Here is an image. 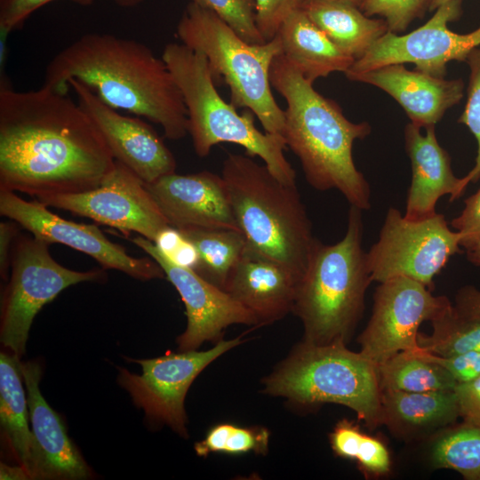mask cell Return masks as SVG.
<instances>
[{"mask_svg": "<svg viewBox=\"0 0 480 480\" xmlns=\"http://www.w3.org/2000/svg\"><path fill=\"white\" fill-rule=\"evenodd\" d=\"M116 160L68 92L0 87V188L36 197L97 188Z\"/></svg>", "mask_w": 480, "mask_h": 480, "instance_id": "1", "label": "cell"}, {"mask_svg": "<svg viewBox=\"0 0 480 480\" xmlns=\"http://www.w3.org/2000/svg\"><path fill=\"white\" fill-rule=\"evenodd\" d=\"M75 78L104 103L162 126L172 140L188 133L182 94L164 60L144 44L108 33H87L47 64L43 85L68 92Z\"/></svg>", "mask_w": 480, "mask_h": 480, "instance_id": "2", "label": "cell"}, {"mask_svg": "<svg viewBox=\"0 0 480 480\" xmlns=\"http://www.w3.org/2000/svg\"><path fill=\"white\" fill-rule=\"evenodd\" d=\"M270 83L286 101L283 136L308 184L318 191L336 189L350 205L369 210L370 185L356 168L352 149L356 140L370 134V124L346 118L282 53L271 65Z\"/></svg>", "mask_w": 480, "mask_h": 480, "instance_id": "3", "label": "cell"}, {"mask_svg": "<svg viewBox=\"0 0 480 480\" xmlns=\"http://www.w3.org/2000/svg\"><path fill=\"white\" fill-rule=\"evenodd\" d=\"M221 176L248 247L300 280L317 239L297 185L281 181L265 164L241 154L227 156Z\"/></svg>", "mask_w": 480, "mask_h": 480, "instance_id": "4", "label": "cell"}, {"mask_svg": "<svg viewBox=\"0 0 480 480\" xmlns=\"http://www.w3.org/2000/svg\"><path fill=\"white\" fill-rule=\"evenodd\" d=\"M363 212L350 205L345 235L337 243H315L292 308L305 342L346 343L364 313L372 281L363 248Z\"/></svg>", "mask_w": 480, "mask_h": 480, "instance_id": "5", "label": "cell"}, {"mask_svg": "<svg viewBox=\"0 0 480 480\" xmlns=\"http://www.w3.org/2000/svg\"><path fill=\"white\" fill-rule=\"evenodd\" d=\"M162 59L172 73L181 94L188 115V133L196 154L209 155L217 144L228 142L259 156L281 181L296 184V172L284 156L283 135L261 132L254 124L253 113L239 115L217 92L206 57L181 43L164 46Z\"/></svg>", "mask_w": 480, "mask_h": 480, "instance_id": "6", "label": "cell"}, {"mask_svg": "<svg viewBox=\"0 0 480 480\" xmlns=\"http://www.w3.org/2000/svg\"><path fill=\"white\" fill-rule=\"evenodd\" d=\"M263 391L300 406L344 405L370 428L382 425L378 367L344 342L302 340L263 380Z\"/></svg>", "mask_w": 480, "mask_h": 480, "instance_id": "7", "label": "cell"}, {"mask_svg": "<svg viewBox=\"0 0 480 480\" xmlns=\"http://www.w3.org/2000/svg\"><path fill=\"white\" fill-rule=\"evenodd\" d=\"M180 43L202 52L214 81L223 78L230 91V103L251 110L266 132L283 135L284 110L271 91L270 68L282 53L277 36L254 44L244 40L216 13L189 3L176 28Z\"/></svg>", "mask_w": 480, "mask_h": 480, "instance_id": "8", "label": "cell"}, {"mask_svg": "<svg viewBox=\"0 0 480 480\" xmlns=\"http://www.w3.org/2000/svg\"><path fill=\"white\" fill-rule=\"evenodd\" d=\"M50 244L20 234L13 244L11 276L1 303L0 340L10 353L21 357L36 315L64 289L102 280L103 269L76 271L59 264L50 254Z\"/></svg>", "mask_w": 480, "mask_h": 480, "instance_id": "9", "label": "cell"}, {"mask_svg": "<svg viewBox=\"0 0 480 480\" xmlns=\"http://www.w3.org/2000/svg\"><path fill=\"white\" fill-rule=\"evenodd\" d=\"M460 247L459 233L443 214L412 220L390 207L377 242L366 252L372 281L406 277L432 290L434 278Z\"/></svg>", "mask_w": 480, "mask_h": 480, "instance_id": "10", "label": "cell"}, {"mask_svg": "<svg viewBox=\"0 0 480 480\" xmlns=\"http://www.w3.org/2000/svg\"><path fill=\"white\" fill-rule=\"evenodd\" d=\"M244 341L241 335L221 340L205 351L167 352L155 358L134 360L141 365L142 373L121 368L117 381L148 420L167 425L180 436L188 437L184 402L191 384L214 360Z\"/></svg>", "mask_w": 480, "mask_h": 480, "instance_id": "11", "label": "cell"}, {"mask_svg": "<svg viewBox=\"0 0 480 480\" xmlns=\"http://www.w3.org/2000/svg\"><path fill=\"white\" fill-rule=\"evenodd\" d=\"M426 285L406 277L380 283L370 320L358 338L360 353L377 367L395 355L420 348L419 328L449 303Z\"/></svg>", "mask_w": 480, "mask_h": 480, "instance_id": "12", "label": "cell"}, {"mask_svg": "<svg viewBox=\"0 0 480 480\" xmlns=\"http://www.w3.org/2000/svg\"><path fill=\"white\" fill-rule=\"evenodd\" d=\"M461 0H451L439 6L424 25L400 35L388 31L363 57L354 61L346 76L390 64L412 63L422 73L444 77L446 65L466 61L480 47V27L468 34H457L448 23L460 14Z\"/></svg>", "mask_w": 480, "mask_h": 480, "instance_id": "13", "label": "cell"}, {"mask_svg": "<svg viewBox=\"0 0 480 480\" xmlns=\"http://www.w3.org/2000/svg\"><path fill=\"white\" fill-rule=\"evenodd\" d=\"M37 200L48 207L90 218L124 234L138 233L152 242L171 226L145 183L117 161L112 172L93 189Z\"/></svg>", "mask_w": 480, "mask_h": 480, "instance_id": "14", "label": "cell"}, {"mask_svg": "<svg viewBox=\"0 0 480 480\" xmlns=\"http://www.w3.org/2000/svg\"><path fill=\"white\" fill-rule=\"evenodd\" d=\"M0 213L50 244H62L91 256L102 268L119 270L142 281L165 276L152 258L131 256L123 246L107 238L96 225L68 220L36 198L28 201L14 191L0 188Z\"/></svg>", "mask_w": 480, "mask_h": 480, "instance_id": "15", "label": "cell"}, {"mask_svg": "<svg viewBox=\"0 0 480 480\" xmlns=\"http://www.w3.org/2000/svg\"><path fill=\"white\" fill-rule=\"evenodd\" d=\"M132 242L159 264L185 305L188 323L177 338L179 351L197 350L206 341L217 343L232 324L258 326L254 316L227 292L174 263L154 242L141 236Z\"/></svg>", "mask_w": 480, "mask_h": 480, "instance_id": "16", "label": "cell"}, {"mask_svg": "<svg viewBox=\"0 0 480 480\" xmlns=\"http://www.w3.org/2000/svg\"><path fill=\"white\" fill-rule=\"evenodd\" d=\"M68 85L100 132L116 161L145 184L175 172L177 164L172 153L149 124L109 107L77 79H68Z\"/></svg>", "mask_w": 480, "mask_h": 480, "instance_id": "17", "label": "cell"}, {"mask_svg": "<svg viewBox=\"0 0 480 480\" xmlns=\"http://www.w3.org/2000/svg\"><path fill=\"white\" fill-rule=\"evenodd\" d=\"M169 224L177 228L240 230L221 175L176 172L145 184Z\"/></svg>", "mask_w": 480, "mask_h": 480, "instance_id": "18", "label": "cell"}, {"mask_svg": "<svg viewBox=\"0 0 480 480\" xmlns=\"http://www.w3.org/2000/svg\"><path fill=\"white\" fill-rule=\"evenodd\" d=\"M33 435L31 479L76 480L90 476V469L68 436L58 413L43 396L41 368L20 363Z\"/></svg>", "mask_w": 480, "mask_h": 480, "instance_id": "19", "label": "cell"}, {"mask_svg": "<svg viewBox=\"0 0 480 480\" xmlns=\"http://www.w3.org/2000/svg\"><path fill=\"white\" fill-rule=\"evenodd\" d=\"M299 283L282 264L246 245L223 290L263 326L292 312Z\"/></svg>", "mask_w": 480, "mask_h": 480, "instance_id": "20", "label": "cell"}, {"mask_svg": "<svg viewBox=\"0 0 480 480\" xmlns=\"http://www.w3.org/2000/svg\"><path fill=\"white\" fill-rule=\"evenodd\" d=\"M347 78L381 89L404 108L411 123L424 129L435 126L464 95L461 79L446 80L409 70L404 64L386 65Z\"/></svg>", "mask_w": 480, "mask_h": 480, "instance_id": "21", "label": "cell"}, {"mask_svg": "<svg viewBox=\"0 0 480 480\" xmlns=\"http://www.w3.org/2000/svg\"><path fill=\"white\" fill-rule=\"evenodd\" d=\"M410 123L404 128V148L409 156L412 180L407 192L404 216L412 220L436 213L437 201L449 195L453 202L468 187L464 178L454 175L448 152L438 143L435 126L425 128Z\"/></svg>", "mask_w": 480, "mask_h": 480, "instance_id": "22", "label": "cell"}, {"mask_svg": "<svg viewBox=\"0 0 480 480\" xmlns=\"http://www.w3.org/2000/svg\"><path fill=\"white\" fill-rule=\"evenodd\" d=\"M282 54L310 83L333 72H346L355 59L340 49L302 8L284 20L277 35Z\"/></svg>", "mask_w": 480, "mask_h": 480, "instance_id": "23", "label": "cell"}, {"mask_svg": "<svg viewBox=\"0 0 480 480\" xmlns=\"http://www.w3.org/2000/svg\"><path fill=\"white\" fill-rule=\"evenodd\" d=\"M302 10L340 49L360 59L388 29L384 19H372L345 0H304Z\"/></svg>", "mask_w": 480, "mask_h": 480, "instance_id": "24", "label": "cell"}, {"mask_svg": "<svg viewBox=\"0 0 480 480\" xmlns=\"http://www.w3.org/2000/svg\"><path fill=\"white\" fill-rule=\"evenodd\" d=\"M454 389L428 392L381 390L382 425L399 434L423 432L451 425L460 417Z\"/></svg>", "mask_w": 480, "mask_h": 480, "instance_id": "25", "label": "cell"}, {"mask_svg": "<svg viewBox=\"0 0 480 480\" xmlns=\"http://www.w3.org/2000/svg\"><path fill=\"white\" fill-rule=\"evenodd\" d=\"M19 357L0 355V423L4 441L31 479L33 435Z\"/></svg>", "mask_w": 480, "mask_h": 480, "instance_id": "26", "label": "cell"}, {"mask_svg": "<svg viewBox=\"0 0 480 480\" xmlns=\"http://www.w3.org/2000/svg\"><path fill=\"white\" fill-rule=\"evenodd\" d=\"M179 231L197 251L198 262L194 270L223 290L246 248L244 234L227 228H185Z\"/></svg>", "mask_w": 480, "mask_h": 480, "instance_id": "27", "label": "cell"}, {"mask_svg": "<svg viewBox=\"0 0 480 480\" xmlns=\"http://www.w3.org/2000/svg\"><path fill=\"white\" fill-rule=\"evenodd\" d=\"M380 390L428 392L452 390L453 378L430 360L424 350L400 352L378 367Z\"/></svg>", "mask_w": 480, "mask_h": 480, "instance_id": "28", "label": "cell"}, {"mask_svg": "<svg viewBox=\"0 0 480 480\" xmlns=\"http://www.w3.org/2000/svg\"><path fill=\"white\" fill-rule=\"evenodd\" d=\"M430 323V334L419 332L420 349L440 356L480 351V319L464 316L452 302Z\"/></svg>", "mask_w": 480, "mask_h": 480, "instance_id": "29", "label": "cell"}, {"mask_svg": "<svg viewBox=\"0 0 480 480\" xmlns=\"http://www.w3.org/2000/svg\"><path fill=\"white\" fill-rule=\"evenodd\" d=\"M431 461L467 480H480V426L462 422L444 430L432 445Z\"/></svg>", "mask_w": 480, "mask_h": 480, "instance_id": "30", "label": "cell"}, {"mask_svg": "<svg viewBox=\"0 0 480 480\" xmlns=\"http://www.w3.org/2000/svg\"><path fill=\"white\" fill-rule=\"evenodd\" d=\"M211 10L250 44L267 43L258 29L253 0H189Z\"/></svg>", "mask_w": 480, "mask_h": 480, "instance_id": "31", "label": "cell"}, {"mask_svg": "<svg viewBox=\"0 0 480 480\" xmlns=\"http://www.w3.org/2000/svg\"><path fill=\"white\" fill-rule=\"evenodd\" d=\"M466 61L470 70L468 96L464 110L458 121L468 128L477 143L475 165L463 177L468 186L480 179V47L473 50Z\"/></svg>", "mask_w": 480, "mask_h": 480, "instance_id": "32", "label": "cell"}, {"mask_svg": "<svg viewBox=\"0 0 480 480\" xmlns=\"http://www.w3.org/2000/svg\"><path fill=\"white\" fill-rule=\"evenodd\" d=\"M431 0H363L359 8L368 17L378 15L390 32L401 34L412 21L423 16Z\"/></svg>", "mask_w": 480, "mask_h": 480, "instance_id": "33", "label": "cell"}, {"mask_svg": "<svg viewBox=\"0 0 480 480\" xmlns=\"http://www.w3.org/2000/svg\"><path fill=\"white\" fill-rule=\"evenodd\" d=\"M255 20L266 42L275 38L284 20L301 8L304 0H253Z\"/></svg>", "mask_w": 480, "mask_h": 480, "instance_id": "34", "label": "cell"}, {"mask_svg": "<svg viewBox=\"0 0 480 480\" xmlns=\"http://www.w3.org/2000/svg\"><path fill=\"white\" fill-rule=\"evenodd\" d=\"M55 0H0V30L6 36L22 28L26 20L40 7ZM87 6L93 0H68Z\"/></svg>", "mask_w": 480, "mask_h": 480, "instance_id": "35", "label": "cell"}, {"mask_svg": "<svg viewBox=\"0 0 480 480\" xmlns=\"http://www.w3.org/2000/svg\"><path fill=\"white\" fill-rule=\"evenodd\" d=\"M269 432L262 427L234 426L224 452L228 454H242L254 452L257 454H266L268 449Z\"/></svg>", "mask_w": 480, "mask_h": 480, "instance_id": "36", "label": "cell"}, {"mask_svg": "<svg viewBox=\"0 0 480 480\" xmlns=\"http://www.w3.org/2000/svg\"><path fill=\"white\" fill-rule=\"evenodd\" d=\"M425 353L430 360L442 366L457 384L472 381L480 376V351L473 350L450 356Z\"/></svg>", "mask_w": 480, "mask_h": 480, "instance_id": "37", "label": "cell"}, {"mask_svg": "<svg viewBox=\"0 0 480 480\" xmlns=\"http://www.w3.org/2000/svg\"><path fill=\"white\" fill-rule=\"evenodd\" d=\"M360 468L366 474L384 476L390 471V454L379 439L364 435L356 459Z\"/></svg>", "mask_w": 480, "mask_h": 480, "instance_id": "38", "label": "cell"}, {"mask_svg": "<svg viewBox=\"0 0 480 480\" xmlns=\"http://www.w3.org/2000/svg\"><path fill=\"white\" fill-rule=\"evenodd\" d=\"M460 214L451 221L460 236V246L468 249L480 240V188L464 201Z\"/></svg>", "mask_w": 480, "mask_h": 480, "instance_id": "39", "label": "cell"}, {"mask_svg": "<svg viewBox=\"0 0 480 480\" xmlns=\"http://www.w3.org/2000/svg\"><path fill=\"white\" fill-rule=\"evenodd\" d=\"M364 435L354 422L342 420L330 434L331 447L336 455L355 460Z\"/></svg>", "mask_w": 480, "mask_h": 480, "instance_id": "40", "label": "cell"}, {"mask_svg": "<svg viewBox=\"0 0 480 480\" xmlns=\"http://www.w3.org/2000/svg\"><path fill=\"white\" fill-rule=\"evenodd\" d=\"M454 390L463 422L480 426V376L472 381L457 384Z\"/></svg>", "mask_w": 480, "mask_h": 480, "instance_id": "41", "label": "cell"}, {"mask_svg": "<svg viewBox=\"0 0 480 480\" xmlns=\"http://www.w3.org/2000/svg\"><path fill=\"white\" fill-rule=\"evenodd\" d=\"M234 426V424L221 423L212 427L203 440L195 444L196 453L198 456L206 457L212 452H224L226 443Z\"/></svg>", "mask_w": 480, "mask_h": 480, "instance_id": "42", "label": "cell"}, {"mask_svg": "<svg viewBox=\"0 0 480 480\" xmlns=\"http://www.w3.org/2000/svg\"><path fill=\"white\" fill-rule=\"evenodd\" d=\"M19 226L13 220L0 223V275L4 280L8 278L13 244L20 235Z\"/></svg>", "mask_w": 480, "mask_h": 480, "instance_id": "43", "label": "cell"}, {"mask_svg": "<svg viewBox=\"0 0 480 480\" xmlns=\"http://www.w3.org/2000/svg\"><path fill=\"white\" fill-rule=\"evenodd\" d=\"M454 306L464 316L480 319V290L472 285L460 288L456 294Z\"/></svg>", "mask_w": 480, "mask_h": 480, "instance_id": "44", "label": "cell"}, {"mask_svg": "<svg viewBox=\"0 0 480 480\" xmlns=\"http://www.w3.org/2000/svg\"><path fill=\"white\" fill-rule=\"evenodd\" d=\"M168 257L174 263L193 270L198 262V253L196 247L184 237L173 253Z\"/></svg>", "mask_w": 480, "mask_h": 480, "instance_id": "45", "label": "cell"}, {"mask_svg": "<svg viewBox=\"0 0 480 480\" xmlns=\"http://www.w3.org/2000/svg\"><path fill=\"white\" fill-rule=\"evenodd\" d=\"M179 229L169 226L163 229L154 242L156 246L167 256H171L182 241Z\"/></svg>", "mask_w": 480, "mask_h": 480, "instance_id": "46", "label": "cell"}, {"mask_svg": "<svg viewBox=\"0 0 480 480\" xmlns=\"http://www.w3.org/2000/svg\"><path fill=\"white\" fill-rule=\"evenodd\" d=\"M0 478L3 479H30L27 470L19 466H10L4 463L0 464Z\"/></svg>", "mask_w": 480, "mask_h": 480, "instance_id": "47", "label": "cell"}, {"mask_svg": "<svg viewBox=\"0 0 480 480\" xmlns=\"http://www.w3.org/2000/svg\"><path fill=\"white\" fill-rule=\"evenodd\" d=\"M466 255L470 263L480 267V240L466 249Z\"/></svg>", "mask_w": 480, "mask_h": 480, "instance_id": "48", "label": "cell"}, {"mask_svg": "<svg viewBox=\"0 0 480 480\" xmlns=\"http://www.w3.org/2000/svg\"><path fill=\"white\" fill-rule=\"evenodd\" d=\"M116 4L122 6V7H133L140 3H142L144 0H111Z\"/></svg>", "mask_w": 480, "mask_h": 480, "instance_id": "49", "label": "cell"}, {"mask_svg": "<svg viewBox=\"0 0 480 480\" xmlns=\"http://www.w3.org/2000/svg\"><path fill=\"white\" fill-rule=\"evenodd\" d=\"M451 0H431L428 6V11H435L442 4L449 2Z\"/></svg>", "mask_w": 480, "mask_h": 480, "instance_id": "50", "label": "cell"}, {"mask_svg": "<svg viewBox=\"0 0 480 480\" xmlns=\"http://www.w3.org/2000/svg\"><path fill=\"white\" fill-rule=\"evenodd\" d=\"M345 1L350 2V3L357 5L358 7L360 6L361 3L363 2V0H345Z\"/></svg>", "mask_w": 480, "mask_h": 480, "instance_id": "51", "label": "cell"}]
</instances>
